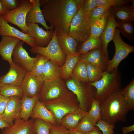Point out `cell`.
I'll return each instance as SVG.
<instances>
[{"label":"cell","mask_w":134,"mask_h":134,"mask_svg":"<svg viewBox=\"0 0 134 134\" xmlns=\"http://www.w3.org/2000/svg\"><path fill=\"white\" fill-rule=\"evenodd\" d=\"M81 0H41L40 6L45 21L57 35L67 34Z\"/></svg>","instance_id":"6da1fadb"},{"label":"cell","mask_w":134,"mask_h":134,"mask_svg":"<svg viewBox=\"0 0 134 134\" xmlns=\"http://www.w3.org/2000/svg\"><path fill=\"white\" fill-rule=\"evenodd\" d=\"M119 90L100 102L101 119L110 124L118 121L125 122L126 116L131 110Z\"/></svg>","instance_id":"7a4b0ae2"},{"label":"cell","mask_w":134,"mask_h":134,"mask_svg":"<svg viewBox=\"0 0 134 134\" xmlns=\"http://www.w3.org/2000/svg\"><path fill=\"white\" fill-rule=\"evenodd\" d=\"M121 77L118 68L111 73L104 72L100 79L91 83L96 89L95 99L100 102L121 89Z\"/></svg>","instance_id":"3957f363"},{"label":"cell","mask_w":134,"mask_h":134,"mask_svg":"<svg viewBox=\"0 0 134 134\" xmlns=\"http://www.w3.org/2000/svg\"><path fill=\"white\" fill-rule=\"evenodd\" d=\"M66 84L67 87L75 95L79 108L88 112L95 98V88L89 82L79 81L72 78L67 80Z\"/></svg>","instance_id":"277c9868"},{"label":"cell","mask_w":134,"mask_h":134,"mask_svg":"<svg viewBox=\"0 0 134 134\" xmlns=\"http://www.w3.org/2000/svg\"><path fill=\"white\" fill-rule=\"evenodd\" d=\"M81 0L77 11L72 19L67 34L80 44L85 42L90 35L91 25L88 14L85 13L81 5Z\"/></svg>","instance_id":"5b68a950"},{"label":"cell","mask_w":134,"mask_h":134,"mask_svg":"<svg viewBox=\"0 0 134 134\" xmlns=\"http://www.w3.org/2000/svg\"><path fill=\"white\" fill-rule=\"evenodd\" d=\"M77 102V99L69 92L63 97L43 103L52 113L57 124H59L64 116L79 108Z\"/></svg>","instance_id":"8992f818"},{"label":"cell","mask_w":134,"mask_h":134,"mask_svg":"<svg viewBox=\"0 0 134 134\" xmlns=\"http://www.w3.org/2000/svg\"><path fill=\"white\" fill-rule=\"evenodd\" d=\"M30 50L33 53L44 56L61 67L64 63L66 57L58 43L57 34L54 31L52 39L47 46L45 47L37 46L32 48Z\"/></svg>","instance_id":"52a82bcc"},{"label":"cell","mask_w":134,"mask_h":134,"mask_svg":"<svg viewBox=\"0 0 134 134\" xmlns=\"http://www.w3.org/2000/svg\"><path fill=\"white\" fill-rule=\"evenodd\" d=\"M113 40L115 52L112 59L109 60L106 71L111 73L118 68L120 62L134 51V46L125 42L122 39L118 29L115 30Z\"/></svg>","instance_id":"ba28073f"},{"label":"cell","mask_w":134,"mask_h":134,"mask_svg":"<svg viewBox=\"0 0 134 134\" xmlns=\"http://www.w3.org/2000/svg\"><path fill=\"white\" fill-rule=\"evenodd\" d=\"M66 87L60 77L44 81L39 94V100L44 102L66 95L69 93Z\"/></svg>","instance_id":"9c48e42d"},{"label":"cell","mask_w":134,"mask_h":134,"mask_svg":"<svg viewBox=\"0 0 134 134\" xmlns=\"http://www.w3.org/2000/svg\"><path fill=\"white\" fill-rule=\"evenodd\" d=\"M33 4L30 0H25L19 7L13 10L7 12L2 16L7 23L14 24L19 28L22 32L28 34L26 19L27 14L32 8Z\"/></svg>","instance_id":"30bf717a"},{"label":"cell","mask_w":134,"mask_h":134,"mask_svg":"<svg viewBox=\"0 0 134 134\" xmlns=\"http://www.w3.org/2000/svg\"><path fill=\"white\" fill-rule=\"evenodd\" d=\"M44 81L31 71L27 72L21 85L24 95L32 98L39 95Z\"/></svg>","instance_id":"8fae6325"},{"label":"cell","mask_w":134,"mask_h":134,"mask_svg":"<svg viewBox=\"0 0 134 134\" xmlns=\"http://www.w3.org/2000/svg\"><path fill=\"white\" fill-rule=\"evenodd\" d=\"M21 99L18 96L9 97L4 111L1 115L3 120L10 126L15 119L20 118Z\"/></svg>","instance_id":"7c38bea8"},{"label":"cell","mask_w":134,"mask_h":134,"mask_svg":"<svg viewBox=\"0 0 134 134\" xmlns=\"http://www.w3.org/2000/svg\"><path fill=\"white\" fill-rule=\"evenodd\" d=\"M26 26L28 34L35 39L37 46L45 47L48 45L52 37L53 30H44L35 23H26Z\"/></svg>","instance_id":"4fadbf2b"},{"label":"cell","mask_w":134,"mask_h":134,"mask_svg":"<svg viewBox=\"0 0 134 134\" xmlns=\"http://www.w3.org/2000/svg\"><path fill=\"white\" fill-rule=\"evenodd\" d=\"M24 42L20 40L16 45L13 52L12 56L13 62L18 64L27 72L31 71L36 56L31 57L23 45Z\"/></svg>","instance_id":"5bb4252c"},{"label":"cell","mask_w":134,"mask_h":134,"mask_svg":"<svg viewBox=\"0 0 134 134\" xmlns=\"http://www.w3.org/2000/svg\"><path fill=\"white\" fill-rule=\"evenodd\" d=\"M79 60L96 66L103 71H106L110 60L106 57L102 48L94 49L81 55Z\"/></svg>","instance_id":"9a60e30c"},{"label":"cell","mask_w":134,"mask_h":134,"mask_svg":"<svg viewBox=\"0 0 134 134\" xmlns=\"http://www.w3.org/2000/svg\"><path fill=\"white\" fill-rule=\"evenodd\" d=\"M0 35L11 36L18 38L25 42L32 48L37 46L35 39L8 24L0 15Z\"/></svg>","instance_id":"2e32d148"},{"label":"cell","mask_w":134,"mask_h":134,"mask_svg":"<svg viewBox=\"0 0 134 134\" xmlns=\"http://www.w3.org/2000/svg\"><path fill=\"white\" fill-rule=\"evenodd\" d=\"M10 66L9 70L6 74L0 76L1 84L2 85L9 84L21 86L27 71L14 62Z\"/></svg>","instance_id":"e0dca14e"},{"label":"cell","mask_w":134,"mask_h":134,"mask_svg":"<svg viewBox=\"0 0 134 134\" xmlns=\"http://www.w3.org/2000/svg\"><path fill=\"white\" fill-rule=\"evenodd\" d=\"M34 119L25 121L20 118L15 119L13 125L2 130V134H35Z\"/></svg>","instance_id":"ac0fdd59"},{"label":"cell","mask_w":134,"mask_h":134,"mask_svg":"<svg viewBox=\"0 0 134 134\" xmlns=\"http://www.w3.org/2000/svg\"><path fill=\"white\" fill-rule=\"evenodd\" d=\"M111 13L117 21H134V3L131 5L121 4L112 6Z\"/></svg>","instance_id":"d6986e66"},{"label":"cell","mask_w":134,"mask_h":134,"mask_svg":"<svg viewBox=\"0 0 134 134\" xmlns=\"http://www.w3.org/2000/svg\"><path fill=\"white\" fill-rule=\"evenodd\" d=\"M117 28V26L116 20L110 13L108 17L106 27L99 37L103 43L102 49L105 57L108 59V44L110 42L113 40Z\"/></svg>","instance_id":"ffe728a7"},{"label":"cell","mask_w":134,"mask_h":134,"mask_svg":"<svg viewBox=\"0 0 134 134\" xmlns=\"http://www.w3.org/2000/svg\"><path fill=\"white\" fill-rule=\"evenodd\" d=\"M21 40L11 36L2 37L0 41V55L2 59L8 62L9 65L13 63L12 58L13 52L16 45Z\"/></svg>","instance_id":"44dd1931"},{"label":"cell","mask_w":134,"mask_h":134,"mask_svg":"<svg viewBox=\"0 0 134 134\" xmlns=\"http://www.w3.org/2000/svg\"><path fill=\"white\" fill-rule=\"evenodd\" d=\"M33 4V6L28 13L26 22L28 23H39L47 30H53L46 24L41 10L40 8V0H30Z\"/></svg>","instance_id":"7402d4cb"},{"label":"cell","mask_w":134,"mask_h":134,"mask_svg":"<svg viewBox=\"0 0 134 134\" xmlns=\"http://www.w3.org/2000/svg\"><path fill=\"white\" fill-rule=\"evenodd\" d=\"M88 113L79 108L64 116L59 124L63 125L68 130L74 129Z\"/></svg>","instance_id":"603a6c76"},{"label":"cell","mask_w":134,"mask_h":134,"mask_svg":"<svg viewBox=\"0 0 134 134\" xmlns=\"http://www.w3.org/2000/svg\"><path fill=\"white\" fill-rule=\"evenodd\" d=\"M31 117L34 119H41L52 124H57L52 113L46 107L43 102L39 100L34 106Z\"/></svg>","instance_id":"cb8c5ba5"},{"label":"cell","mask_w":134,"mask_h":134,"mask_svg":"<svg viewBox=\"0 0 134 134\" xmlns=\"http://www.w3.org/2000/svg\"><path fill=\"white\" fill-rule=\"evenodd\" d=\"M58 43L66 55L77 53L78 44L72 37L67 34L57 35Z\"/></svg>","instance_id":"d4e9b609"},{"label":"cell","mask_w":134,"mask_h":134,"mask_svg":"<svg viewBox=\"0 0 134 134\" xmlns=\"http://www.w3.org/2000/svg\"><path fill=\"white\" fill-rule=\"evenodd\" d=\"M81 54L78 53L66 56L65 62L61 67L60 77L66 80L71 78L72 71L79 60Z\"/></svg>","instance_id":"484cf974"},{"label":"cell","mask_w":134,"mask_h":134,"mask_svg":"<svg viewBox=\"0 0 134 134\" xmlns=\"http://www.w3.org/2000/svg\"><path fill=\"white\" fill-rule=\"evenodd\" d=\"M39 95L32 98L24 95L21 99L20 118L25 121L29 120L35 103L39 100Z\"/></svg>","instance_id":"4316f807"},{"label":"cell","mask_w":134,"mask_h":134,"mask_svg":"<svg viewBox=\"0 0 134 134\" xmlns=\"http://www.w3.org/2000/svg\"><path fill=\"white\" fill-rule=\"evenodd\" d=\"M61 67L50 60L45 63L40 77L44 81L55 80L60 77Z\"/></svg>","instance_id":"83f0119b"},{"label":"cell","mask_w":134,"mask_h":134,"mask_svg":"<svg viewBox=\"0 0 134 134\" xmlns=\"http://www.w3.org/2000/svg\"><path fill=\"white\" fill-rule=\"evenodd\" d=\"M103 43L100 37H95L90 35L88 39L77 47V53L84 55L93 49L102 48Z\"/></svg>","instance_id":"f1b7e54d"},{"label":"cell","mask_w":134,"mask_h":134,"mask_svg":"<svg viewBox=\"0 0 134 134\" xmlns=\"http://www.w3.org/2000/svg\"><path fill=\"white\" fill-rule=\"evenodd\" d=\"M110 9L91 25L90 35L95 37H100L106 27L108 17L111 13Z\"/></svg>","instance_id":"f546056e"},{"label":"cell","mask_w":134,"mask_h":134,"mask_svg":"<svg viewBox=\"0 0 134 134\" xmlns=\"http://www.w3.org/2000/svg\"><path fill=\"white\" fill-rule=\"evenodd\" d=\"M71 78L79 81L89 82L85 63L79 60L78 61L72 71Z\"/></svg>","instance_id":"4dcf8cb0"},{"label":"cell","mask_w":134,"mask_h":134,"mask_svg":"<svg viewBox=\"0 0 134 134\" xmlns=\"http://www.w3.org/2000/svg\"><path fill=\"white\" fill-rule=\"evenodd\" d=\"M117 28L120 32L130 42L134 41V22L117 21Z\"/></svg>","instance_id":"1f68e13d"},{"label":"cell","mask_w":134,"mask_h":134,"mask_svg":"<svg viewBox=\"0 0 134 134\" xmlns=\"http://www.w3.org/2000/svg\"><path fill=\"white\" fill-rule=\"evenodd\" d=\"M0 94L8 97L18 96L22 98L24 95L21 86L9 84L1 86Z\"/></svg>","instance_id":"d6a6232c"},{"label":"cell","mask_w":134,"mask_h":134,"mask_svg":"<svg viewBox=\"0 0 134 134\" xmlns=\"http://www.w3.org/2000/svg\"><path fill=\"white\" fill-rule=\"evenodd\" d=\"M96 123L94 119L88 113L82 119L74 129L85 134L92 131Z\"/></svg>","instance_id":"836d02e7"},{"label":"cell","mask_w":134,"mask_h":134,"mask_svg":"<svg viewBox=\"0 0 134 134\" xmlns=\"http://www.w3.org/2000/svg\"><path fill=\"white\" fill-rule=\"evenodd\" d=\"M122 95L131 110L134 109V78L129 83L121 90Z\"/></svg>","instance_id":"e575fe53"},{"label":"cell","mask_w":134,"mask_h":134,"mask_svg":"<svg viewBox=\"0 0 134 134\" xmlns=\"http://www.w3.org/2000/svg\"><path fill=\"white\" fill-rule=\"evenodd\" d=\"M85 63L89 82L92 83L100 79L104 72L93 64L89 63Z\"/></svg>","instance_id":"d590c367"},{"label":"cell","mask_w":134,"mask_h":134,"mask_svg":"<svg viewBox=\"0 0 134 134\" xmlns=\"http://www.w3.org/2000/svg\"><path fill=\"white\" fill-rule=\"evenodd\" d=\"M36 57L31 71L36 75L40 77L46 63L49 60L44 56L38 54Z\"/></svg>","instance_id":"8d00e7d4"},{"label":"cell","mask_w":134,"mask_h":134,"mask_svg":"<svg viewBox=\"0 0 134 134\" xmlns=\"http://www.w3.org/2000/svg\"><path fill=\"white\" fill-rule=\"evenodd\" d=\"M52 124L41 119H34V128L35 134H50Z\"/></svg>","instance_id":"74e56055"},{"label":"cell","mask_w":134,"mask_h":134,"mask_svg":"<svg viewBox=\"0 0 134 134\" xmlns=\"http://www.w3.org/2000/svg\"><path fill=\"white\" fill-rule=\"evenodd\" d=\"M111 7L98 6L94 8L90 12L88 16V20L91 26L102 16Z\"/></svg>","instance_id":"f35d334b"},{"label":"cell","mask_w":134,"mask_h":134,"mask_svg":"<svg viewBox=\"0 0 134 134\" xmlns=\"http://www.w3.org/2000/svg\"><path fill=\"white\" fill-rule=\"evenodd\" d=\"M100 102L95 98L92 100L88 114L94 120L96 123L101 119L100 104Z\"/></svg>","instance_id":"ab89813d"},{"label":"cell","mask_w":134,"mask_h":134,"mask_svg":"<svg viewBox=\"0 0 134 134\" xmlns=\"http://www.w3.org/2000/svg\"><path fill=\"white\" fill-rule=\"evenodd\" d=\"M99 130H101L103 134H114L113 130L115 128L114 124H110L101 119L95 125Z\"/></svg>","instance_id":"60d3db41"},{"label":"cell","mask_w":134,"mask_h":134,"mask_svg":"<svg viewBox=\"0 0 134 134\" xmlns=\"http://www.w3.org/2000/svg\"><path fill=\"white\" fill-rule=\"evenodd\" d=\"M3 7L8 12L13 10L20 6L25 0H0Z\"/></svg>","instance_id":"b9f144b4"},{"label":"cell","mask_w":134,"mask_h":134,"mask_svg":"<svg viewBox=\"0 0 134 134\" xmlns=\"http://www.w3.org/2000/svg\"><path fill=\"white\" fill-rule=\"evenodd\" d=\"M97 6H113L121 4H129L134 2L132 0H96Z\"/></svg>","instance_id":"7bdbcfd3"},{"label":"cell","mask_w":134,"mask_h":134,"mask_svg":"<svg viewBox=\"0 0 134 134\" xmlns=\"http://www.w3.org/2000/svg\"><path fill=\"white\" fill-rule=\"evenodd\" d=\"M81 5L85 13L88 14L97 6L96 0H81Z\"/></svg>","instance_id":"ee69618b"},{"label":"cell","mask_w":134,"mask_h":134,"mask_svg":"<svg viewBox=\"0 0 134 134\" xmlns=\"http://www.w3.org/2000/svg\"><path fill=\"white\" fill-rule=\"evenodd\" d=\"M50 134H69L68 130L60 124H52L50 131Z\"/></svg>","instance_id":"f6af8a7d"},{"label":"cell","mask_w":134,"mask_h":134,"mask_svg":"<svg viewBox=\"0 0 134 134\" xmlns=\"http://www.w3.org/2000/svg\"><path fill=\"white\" fill-rule=\"evenodd\" d=\"M9 99V97L3 96L0 94V115L3 113Z\"/></svg>","instance_id":"bcb514c9"},{"label":"cell","mask_w":134,"mask_h":134,"mask_svg":"<svg viewBox=\"0 0 134 134\" xmlns=\"http://www.w3.org/2000/svg\"><path fill=\"white\" fill-rule=\"evenodd\" d=\"M123 134H128L134 131V125L127 127H123L121 128Z\"/></svg>","instance_id":"7dc6e473"},{"label":"cell","mask_w":134,"mask_h":134,"mask_svg":"<svg viewBox=\"0 0 134 134\" xmlns=\"http://www.w3.org/2000/svg\"><path fill=\"white\" fill-rule=\"evenodd\" d=\"M10 126L3 120L1 115H0V129L2 130L5 128H8Z\"/></svg>","instance_id":"c3c4849f"},{"label":"cell","mask_w":134,"mask_h":134,"mask_svg":"<svg viewBox=\"0 0 134 134\" xmlns=\"http://www.w3.org/2000/svg\"><path fill=\"white\" fill-rule=\"evenodd\" d=\"M87 134H103L99 130L98 128L95 126L92 131L88 133Z\"/></svg>","instance_id":"681fc988"},{"label":"cell","mask_w":134,"mask_h":134,"mask_svg":"<svg viewBox=\"0 0 134 134\" xmlns=\"http://www.w3.org/2000/svg\"><path fill=\"white\" fill-rule=\"evenodd\" d=\"M6 12L3 6L1 0H0V15L2 16L4 15Z\"/></svg>","instance_id":"f907efd6"},{"label":"cell","mask_w":134,"mask_h":134,"mask_svg":"<svg viewBox=\"0 0 134 134\" xmlns=\"http://www.w3.org/2000/svg\"><path fill=\"white\" fill-rule=\"evenodd\" d=\"M69 134H85L75 129L68 130Z\"/></svg>","instance_id":"816d5d0a"},{"label":"cell","mask_w":134,"mask_h":134,"mask_svg":"<svg viewBox=\"0 0 134 134\" xmlns=\"http://www.w3.org/2000/svg\"><path fill=\"white\" fill-rule=\"evenodd\" d=\"M1 86H2V85H1V84L0 83V88Z\"/></svg>","instance_id":"f5cc1de1"}]
</instances>
